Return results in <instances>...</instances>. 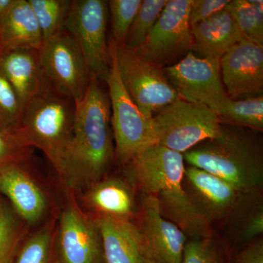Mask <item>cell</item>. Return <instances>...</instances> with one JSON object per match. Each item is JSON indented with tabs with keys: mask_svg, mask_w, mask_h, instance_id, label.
I'll use <instances>...</instances> for the list:
<instances>
[{
	"mask_svg": "<svg viewBox=\"0 0 263 263\" xmlns=\"http://www.w3.org/2000/svg\"><path fill=\"white\" fill-rule=\"evenodd\" d=\"M124 165L130 179L146 196L157 200L166 219L195 239L207 236L209 221L195 206L183 184L182 154L152 144Z\"/></svg>",
	"mask_w": 263,
	"mask_h": 263,
	"instance_id": "1",
	"label": "cell"
},
{
	"mask_svg": "<svg viewBox=\"0 0 263 263\" xmlns=\"http://www.w3.org/2000/svg\"><path fill=\"white\" fill-rule=\"evenodd\" d=\"M108 95L92 76L76 103L75 124L62 179L71 189L89 188L102 180L115 157Z\"/></svg>",
	"mask_w": 263,
	"mask_h": 263,
	"instance_id": "2",
	"label": "cell"
},
{
	"mask_svg": "<svg viewBox=\"0 0 263 263\" xmlns=\"http://www.w3.org/2000/svg\"><path fill=\"white\" fill-rule=\"evenodd\" d=\"M248 129L221 124L217 136L185 152L183 160L190 166L228 181L242 193L254 191L262 184V148Z\"/></svg>",
	"mask_w": 263,
	"mask_h": 263,
	"instance_id": "3",
	"label": "cell"
},
{
	"mask_svg": "<svg viewBox=\"0 0 263 263\" xmlns=\"http://www.w3.org/2000/svg\"><path fill=\"white\" fill-rule=\"evenodd\" d=\"M76 111L75 102L51 86L25 104L15 133L21 144L43 152L61 178L73 134Z\"/></svg>",
	"mask_w": 263,
	"mask_h": 263,
	"instance_id": "4",
	"label": "cell"
},
{
	"mask_svg": "<svg viewBox=\"0 0 263 263\" xmlns=\"http://www.w3.org/2000/svg\"><path fill=\"white\" fill-rule=\"evenodd\" d=\"M152 144L184 154L220 133L217 114L209 107L179 98L158 112L152 121Z\"/></svg>",
	"mask_w": 263,
	"mask_h": 263,
	"instance_id": "5",
	"label": "cell"
},
{
	"mask_svg": "<svg viewBox=\"0 0 263 263\" xmlns=\"http://www.w3.org/2000/svg\"><path fill=\"white\" fill-rule=\"evenodd\" d=\"M108 44L110 68L105 81L108 86L115 157L124 164L152 144V120L144 117L128 94L118 67L117 45L112 40Z\"/></svg>",
	"mask_w": 263,
	"mask_h": 263,
	"instance_id": "6",
	"label": "cell"
},
{
	"mask_svg": "<svg viewBox=\"0 0 263 263\" xmlns=\"http://www.w3.org/2000/svg\"><path fill=\"white\" fill-rule=\"evenodd\" d=\"M117 59L124 87L148 120L152 121L162 108L180 98L162 69L135 50L124 45L117 46Z\"/></svg>",
	"mask_w": 263,
	"mask_h": 263,
	"instance_id": "7",
	"label": "cell"
},
{
	"mask_svg": "<svg viewBox=\"0 0 263 263\" xmlns=\"http://www.w3.org/2000/svg\"><path fill=\"white\" fill-rule=\"evenodd\" d=\"M180 98L209 107L218 116L231 101L221 81L220 60L189 52L174 65L162 68Z\"/></svg>",
	"mask_w": 263,
	"mask_h": 263,
	"instance_id": "8",
	"label": "cell"
},
{
	"mask_svg": "<svg viewBox=\"0 0 263 263\" xmlns=\"http://www.w3.org/2000/svg\"><path fill=\"white\" fill-rule=\"evenodd\" d=\"M192 4L193 0H167L152 31L136 51L162 69L174 65L192 51Z\"/></svg>",
	"mask_w": 263,
	"mask_h": 263,
	"instance_id": "9",
	"label": "cell"
},
{
	"mask_svg": "<svg viewBox=\"0 0 263 263\" xmlns=\"http://www.w3.org/2000/svg\"><path fill=\"white\" fill-rule=\"evenodd\" d=\"M108 5L105 0H72L65 31L79 45L91 74L105 81L110 68L107 42Z\"/></svg>",
	"mask_w": 263,
	"mask_h": 263,
	"instance_id": "10",
	"label": "cell"
},
{
	"mask_svg": "<svg viewBox=\"0 0 263 263\" xmlns=\"http://www.w3.org/2000/svg\"><path fill=\"white\" fill-rule=\"evenodd\" d=\"M40 58L52 87L76 104L84 98L91 71L79 45L66 31L43 41Z\"/></svg>",
	"mask_w": 263,
	"mask_h": 263,
	"instance_id": "11",
	"label": "cell"
},
{
	"mask_svg": "<svg viewBox=\"0 0 263 263\" xmlns=\"http://www.w3.org/2000/svg\"><path fill=\"white\" fill-rule=\"evenodd\" d=\"M55 263H105L100 230L70 199L62 211L54 245Z\"/></svg>",
	"mask_w": 263,
	"mask_h": 263,
	"instance_id": "12",
	"label": "cell"
},
{
	"mask_svg": "<svg viewBox=\"0 0 263 263\" xmlns=\"http://www.w3.org/2000/svg\"><path fill=\"white\" fill-rule=\"evenodd\" d=\"M221 81L233 101L263 96V46L240 40L220 58Z\"/></svg>",
	"mask_w": 263,
	"mask_h": 263,
	"instance_id": "13",
	"label": "cell"
},
{
	"mask_svg": "<svg viewBox=\"0 0 263 263\" xmlns=\"http://www.w3.org/2000/svg\"><path fill=\"white\" fill-rule=\"evenodd\" d=\"M143 237L147 263H182L186 245L184 233L160 212L155 197L143 200Z\"/></svg>",
	"mask_w": 263,
	"mask_h": 263,
	"instance_id": "14",
	"label": "cell"
},
{
	"mask_svg": "<svg viewBox=\"0 0 263 263\" xmlns=\"http://www.w3.org/2000/svg\"><path fill=\"white\" fill-rule=\"evenodd\" d=\"M183 184L195 206L209 221L233 212L243 193L228 181L193 166L185 167Z\"/></svg>",
	"mask_w": 263,
	"mask_h": 263,
	"instance_id": "15",
	"label": "cell"
},
{
	"mask_svg": "<svg viewBox=\"0 0 263 263\" xmlns=\"http://www.w3.org/2000/svg\"><path fill=\"white\" fill-rule=\"evenodd\" d=\"M22 163L9 164L0 169V193L8 199L22 220L34 224L47 212V197Z\"/></svg>",
	"mask_w": 263,
	"mask_h": 263,
	"instance_id": "16",
	"label": "cell"
},
{
	"mask_svg": "<svg viewBox=\"0 0 263 263\" xmlns=\"http://www.w3.org/2000/svg\"><path fill=\"white\" fill-rule=\"evenodd\" d=\"M0 72L24 105L51 86L41 65L39 50H5L0 54Z\"/></svg>",
	"mask_w": 263,
	"mask_h": 263,
	"instance_id": "17",
	"label": "cell"
},
{
	"mask_svg": "<svg viewBox=\"0 0 263 263\" xmlns=\"http://www.w3.org/2000/svg\"><path fill=\"white\" fill-rule=\"evenodd\" d=\"M105 263H147L141 230L129 219L98 216Z\"/></svg>",
	"mask_w": 263,
	"mask_h": 263,
	"instance_id": "18",
	"label": "cell"
},
{
	"mask_svg": "<svg viewBox=\"0 0 263 263\" xmlns=\"http://www.w3.org/2000/svg\"><path fill=\"white\" fill-rule=\"evenodd\" d=\"M191 29L192 52L200 57L220 60L229 48L243 38L227 8L192 26Z\"/></svg>",
	"mask_w": 263,
	"mask_h": 263,
	"instance_id": "19",
	"label": "cell"
},
{
	"mask_svg": "<svg viewBox=\"0 0 263 263\" xmlns=\"http://www.w3.org/2000/svg\"><path fill=\"white\" fill-rule=\"evenodd\" d=\"M0 40L3 51L41 48L42 33L28 0H15L0 20Z\"/></svg>",
	"mask_w": 263,
	"mask_h": 263,
	"instance_id": "20",
	"label": "cell"
},
{
	"mask_svg": "<svg viewBox=\"0 0 263 263\" xmlns=\"http://www.w3.org/2000/svg\"><path fill=\"white\" fill-rule=\"evenodd\" d=\"M86 204L98 216L129 219L136 209L129 185L119 178L100 180L87 189Z\"/></svg>",
	"mask_w": 263,
	"mask_h": 263,
	"instance_id": "21",
	"label": "cell"
},
{
	"mask_svg": "<svg viewBox=\"0 0 263 263\" xmlns=\"http://www.w3.org/2000/svg\"><path fill=\"white\" fill-rule=\"evenodd\" d=\"M227 8L242 37L263 46L262 0H232Z\"/></svg>",
	"mask_w": 263,
	"mask_h": 263,
	"instance_id": "22",
	"label": "cell"
},
{
	"mask_svg": "<svg viewBox=\"0 0 263 263\" xmlns=\"http://www.w3.org/2000/svg\"><path fill=\"white\" fill-rule=\"evenodd\" d=\"M37 18L43 41L65 31L72 0H28Z\"/></svg>",
	"mask_w": 263,
	"mask_h": 263,
	"instance_id": "23",
	"label": "cell"
},
{
	"mask_svg": "<svg viewBox=\"0 0 263 263\" xmlns=\"http://www.w3.org/2000/svg\"><path fill=\"white\" fill-rule=\"evenodd\" d=\"M53 228L50 223L24 240L12 263H55Z\"/></svg>",
	"mask_w": 263,
	"mask_h": 263,
	"instance_id": "24",
	"label": "cell"
},
{
	"mask_svg": "<svg viewBox=\"0 0 263 263\" xmlns=\"http://www.w3.org/2000/svg\"><path fill=\"white\" fill-rule=\"evenodd\" d=\"M218 117L221 124L262 132L263 96L231 100L226 111Z\"/></svg>",
	"mask_w": 263,
	"mask_h": 263,
	"instance_id": "25",
	"label": "cell"
},
{
	"mask_svg": "<svg viewBox=\"0 0 263 263\" xmlns=\"http://www.w3.org/2000/svg\"><path fill=\"white\" fill-rule=\"evenodd\" d=\"M9 203L0 199V263H12L22 245V224Z\"/></svg>",
	"mask_w": 263,
	"mask_h": 263,
	"instance_id": "26",
	"label": "cell"
},
{
	"mask_svg": "<svg viewBox=\"0 0 263 263\" xmlns=\"http://www.w3.org/2000/svg\"><path fill=\"white\" fill-rule=\"evenodd\" d=\"M167 0H143L132 23L124 45L132 50H138L146 39Z\"/></svg>",
	"mask_w": 263,
	"mask_h": 263,
	"instance_id": "27",
	"label": "cell"
},
{
	"mask_svg": "<svg viewBox=\"0 0 263 263\" xmlns=\"http://www.w3.org/2000/svg\"><path fill=\"white\" fill-rule=\"evenodd\" d=\"M24 108L18 95L0 72V127L15 135L18 130Z\"/></svg>",
	"mask_w": 263,
	"mask_h": 263,
	"instance_id": "28",
	"label": "cell"
},
{
	"mask_svg": "<svg viewBox=\"0 0 263 263\" xmlns=\"http://www.w3.org/2000/svg\"><path fill=\"white\" fill-rule=\"evenodd\" d=\"M142 0L108 1L111 22L112 41L117 46L124 45L129 27L141 6Z\"/></svg>",
	"mask_w": 263,
	"mask_h": 263,
	"instance_id": "29",
	"label": "cell"
},
{
	"mask_svg": "<svg viewBox=\"0 0 263 263\" xmlns=\"http://www.w3.org/2000/svg\"><path fill=\"white\" fill-rule=\"evenodd\" d=\"M182 263H228V261L211 240L195 239L185 245Z\"/></svg>",
	"mask_w": 263,
	"mask_h": 263,
	"instance_id": "30",
	"label": "cell"
},
{
	"mask_svg": "<svg viewBox=\"0 0 263 263\" xmlns=\"http://www.w3.org/2000/svg\"><path fill=\"white\" fill-rule=\"evenodd\" d=\"M31 150L21 144L15 135L0 127V169L9 164L25 162L30 157Z\"/></svg>",
	"mask_w": 263,
	"mask_h": 263,
	"instance_id": "31",
	"label": "cell"
},
{
	"mask_svg": "<svg viewBox=\"0 0 263 263\" xmlns=\"http://www.w3.org/2000/svg\"><path fill=\"white\" fill-rule=\"evenodd\" d=\"M230 0H193L190 10V25L200 23L226 9Z\"/></svg>",
	"mask_w": 263,
	"mask_h": 263,
	"instance_id": "32",
	"label": "cell"
},
{
	"mask_svg": "<svg viewBox=\"0 0 263 263\" xmlns=\"http://www.w3.org/2000/svg\"><path fill=\"white\" fill-rule=\"evenodd\" d=\"M230 263H263V243L258 240L235 254Z\"/></svg>",
	"mask_w": 263,
	"mask_h": 263,
	"instance_id": "33",
	"label": "cell"
},
{
	"mask_svg": "<svg viewBox=\"0 0 263 263\" xmlns=\"http://www.w3.org/2000/svg\"><path fill=\"white\" fill-rule=\"evenodd\" d=\"M263 233V213L255 212L249 218L243 228V237L246 240H251Z\"/></svg>",
	"mask_w": 263,
	"mask_h": 263,
	"instance_id": "34",
	"label": "cell"
},
{
	"mask_svg": "<svg viewBox=\"0 0 263 263\" xmlns=\"http://www.w3.org/2000/svg\"><path fill=\"white\" fill-rule=\"evenodd\" d=\"M15 0H0V20L6 14Z\"/></svg>",
	"mask_w": 263,
	"mask_h": 263,
	"instance_id": "35",
	"label": "cell"
},
{
	"mask_svg": "<svg viewBox=\"0 0 263 263\" xmlns=\"http://www.w3.org/2000/svg\"><path fill=\"white\" fill-rule=\"evenodd\" d=\"M3 51V46H2L1 40H0V54H1L2 52Z\"/></svg>",
	"mask_w": 263,
	"mask_h": 263,
	"instance_id": "36",
	"label": "cell"
}]
</instances>
